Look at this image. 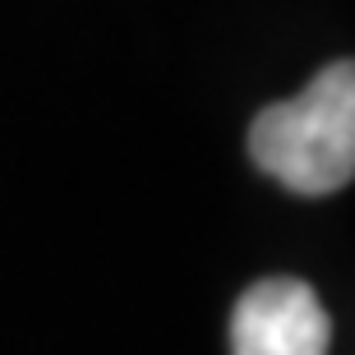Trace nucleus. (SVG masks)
Listing matches in <instances>:
<instances>
[{"instance_id":"obj_1","label":"nucleus","mask_w":355,"mask_h":355,"mask_svg":"<svg viewBox=\"0 0 355 355\" xmlns=\"http://www.w3.org/2000/svg\"><path fill=\"white\" fill-rule=\"evenodd\" d=\"M250 157L304 198L355 180V60H332L295 97L263 106L250 125Z\"/></svg>"},{"instance_id":"obj_2","label":"nucleus","mask_w":355,"mask_h":355,"mask_svg":"<svg viewBox=\"0 0 355 355\" xmlns=\"http://www.w3.org/2000/svg\"><path fill=\"white\" fill-rule=\"evenodd\" d=\"M332 323L300 277H263L236 300L231 355H328Z\"/></svg>"}]
</instances>
